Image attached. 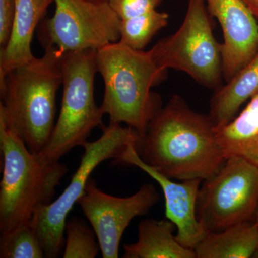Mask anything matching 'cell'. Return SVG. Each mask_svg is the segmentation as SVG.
I'll list each match as a JSON object with an SVG mask.
<instances>
[{"label": "cell", "instance_id": "cell-1", "mask_svg": "<svg viewBox=\"0 0 258 258\" xmlns=\"http://www.w3.org/2000/svg\"><path fill=\"white\" fill-rule=\"evenodd\" d=\"M209 115L174 95L151 120L136 149L148 165L179 181L214 175L227 159Z\"/></svg>", "mask_w": 258, "mask_h": 258}, {"label": "cell", "instance_id": "cell-2", "mask_svg": "<svg viewBox=\"0 0 258 258\" xmlns=\"http://www.w3.org/2000/svg\"><path fill=\"white\" fill-rule=\"evenodd\" d=\"M96 61L104 82L103 114L111 123H125L144 135L163 107L152 89L164 81L166 71L158 67L149 50H134L120 41L97 50Z\"/></svg>", "mask_w": 258, "mask_h": 258}, {"label": "cell", "instance_id": "cell-3", "mask_svg": "<svg viewBox=\"0 0 258 258\" xmlns=\"http://www.w3.org/2000/svg\"><path fill=\"white\" fill-rule=\"evenodd\" d=\"M44 49L41 57L12 70L0 83V115L35 154L53 132L56 96L62 83V53L55 47Z\"/></svg>", "mask_w": 258, "mask_h": 258}, {"label": "cell", "instance_id": "cell-4", "mask_svg": "<svg viewBox=\"0 0 258 258\" xmlns=\"http://www.w3.org/2000/svg\"><path fill=\"white\" fill-rule=\"evenodd\" d=\"M0 148L3 158L0 231L4 233L29 223L37 210L52 203L68 168L32 152L1 115Z\"/></svg>", "mask_w": 258, "mask_h": 258}, {"label": "cell", "instance_id": "cell-5", "mask_svg": "<svg viewBox=\"0 0 258 258\" xmlns=\"http://www.w3.org/2000/svg\"><path fill=\"white\" fill-rule=\"evenodd\" d=\"M96 51L62 53L60 113L47 145L40 153L47 160L59 161L74 148L83 147L93 129L102 125L104 114L94 98Z\"/></svg>", "mask_w": 258, "mask_h": 258}, {"label": "cell", "instance_id": "cell-6", "mask_svg": "<svg viewBox=\"0 0 258 258\" xmlns=\"http://www.w3.org/2000/svg\"><path fill=\"white\" fill-rule=\"evenodd\" d=\"M212 25L205 0H188L184 21L177 31L149 50L158 67L184 72L213 91L221 87V44L214 36Z\"/></svg>", "mask_w": 258, "mask_h": 258}, {"label": "cell", "instance_id": "cell-7", "mask_svg": "<svg viewBox=\"0 0 258 258\" xmlns=\"http://www.w3.org/2000/svg\"><path fill=\"white\" fill-rule=\"evenodd\" d=\"M140 134L131 127L111 123L103 127V134L94 142L83 144L84 153L69 186L60 197L37 210L30 221L45 251V257L60 255L64 246L66 218L75 204L84 195L90 176L102 162L119 160L129 144L138 142Z\"/></svg>", "mask_w": 258, "mask_h": 258}, {"label": "cell", "instance_id": "cell-8", "mask_svg": "<svg viewBox=\"0 0 258 258\" xmlns=\"http://www.w3.org/2000/svg\"><path fill=\"white\" fill-rule=\"evenodd\" d=\"M257 207L258 166L240 156H230L214 175L203 180L197 215L210 233L254 220Z\"/></svg>", "mask_w": 258, "mask_h": 258}, {"label": "cell", "instance_id": "cell-9", "mask_svg": "<svg viewBox=\"0 0 258 258\" xmlns=\"http://www.w3.org/2000/svg\"><path fill=\"white\" fill-rule=\"evenodd\" d=\"M55 14L42 22L39 37L44 48L61 53L98 50L119 41L120 19L108 2L53 0Z\"/></svg>", "mask_w": 258, "mask_h": 258}, {"label": "cell", "instance_id": "cell-10", "mask_svg": "<svg viewBox=\"0 0 258 258\" xmlns=\"http://www.w3.org/2000/svg\"><path fill=\"white\" fill-rule=\"evenodd\" d=\"M159 198L157 189L151 184L143 185L132 196L118 198L103 192L90 178L78 204L96 233L102 257H118L125 229L134 218L146 215Z\"/></svg>", "mask_w": 258, "mask_h": 258}, {"label": "cell", "instance_id": "cell-11", "mask_svg": "<svg viewBox=\"0 0 258 258\" xmlns=\"http://www.w3.org/2000/svg\"><path fill=\"white\" fill-rule=\"evenodd\" d=\"M135 147L136 144H129L117 162L137 166L157 181L165 199L166 218L176 226V240L184 247L194 249L208 234L197 215L199 191L203 180L176 182L146 164Z\"/></svg>", "mask_w": 258, "mask_h": 258}, {"label": "cell", "instance_id": "cell-12", "mask_svg": "<svg viewBox=\"0 0 258 258\" xmlns=\"http://www.w3.org/2000/svg\"><path fill=\"white\" fill-rule=\"evenodd\" d=\"M212 17L221 26L224 81L228 82L258 52L257 18L243 0H205Z\"/></svg>", "mask_w": 258, "mask_h": 258}, {"label": "cell", "instance_id": "cell-13", "mask_svg": "<svg viewBox=\"0 0 258 258\" xmlns=\"http://www.w3.org/2000/svg\"><path fill=\"white\" fill-rule=\"evenodd\" d=\"M52 3L53 0H15L9 40L0 48V83L12 70L35 58L31 49L34 32Z\"/></svg>", "mask_w": 258, "mask_h": 258}, {"label": "cell", "instance_id": "cell-14", "mask_svg": "<svg viewBox=\"0 0 258 258\" xmlns=\"http://www.w3.org/2000/svg\"><path fill=\"white\" fill-rule=\"evenodd\" d=\"M258 94V52L252 60L230 79L214 91L209 117L215 128L228 124L246 101Z\"/></svg>", "mask_w": 258, "mask_h": 258}, {"label": "cell", "instance_id": "cell-15", "mask_svg": "<svg viewBox=\"0 0 258 258\" xmlns=\"http://www.w3.org/2000/svg\"><path fill=\"white\" fill-rule=\"evenodd\" d=\"M175 225L168 219H147L139 223L138 240L125 244L124 258H197L193 249L176 240Z\"/></svg>", "mask_w": 258, "mask_h": 258}, {"label": "cell", "instance_id": "cell-16", "mask_svg": "<svg viewBox=\"0 0 258 258\" xmlns=\"http://www.w3.org/2000/svg\"><path fill=\"white\" fill-rule=\"evenodd\" d=\"M197 258H249L258 256V226L240 222L220 232H210L195 248Z\"/></svg>", "mask_w": 258, "mask_h": 258}, {"label": "cell", "instance_id": "cell-17", "mask_svg": "<svg viewBox=\"0 0 258 258\" xmlns=\"http://www.w3.org/2000/svg\"><path fill=\"white\" fill-rule=\"evenodd\" d=\"M216 136L226 157L240 156L258 166V94Z\"/></svg>", "mask_w": 258, "mask_h": 258}, {"label": "cell", "instance_id": "cell-18", "mask_svg": "<svg viewBox=\"0 0 258 258\" xmlns=\"http://www.w3.org/2000/svg\"><path fill=\"white\" fill-rule=\"evenodd\" d=\"M169 15L157 10L134 18L120 20L119 41L131 48L143 50L153 37L165 28Z\"/></svg>", "mask_w": 258, "mask_h": 258}, {"label": "cell", "instance_id": "cell-19", "mask_svg": "<svg viewBox=\"0 0 258 258\" xmlns=\"http://www.w3.org/2000/svg\"><path fill=\"white\" fill-rule=\"evenodd\" d=\"M0 257H45L41 242L30 222L1 233Z\"/></svg>", "mask_w": 258, "mask_h": 258}, {"label": "cell", "instance_id": "cell-20", "mask_svg": "<svg viewBox=\"0 0 258 258\" xmlns=\"http://www.w3.org/2000/svg\"><path fill=\"white\" fill-rule=\"evenodd\" d=\"M64 258H95L99 253L96 233L84 220L73 217L66 222Z\"/></svg>", "mask_w": 258, "mask_h": 258}, {"label": "cell", "instance_id": "cell-21", "mask_svg": "<svg viewBox=\"0 0 258 258\" xmlns=\"http://www.w3.org/2000/svg\"><path fill=\"white\" fill-rule=\"evenodd\" d=\"M120 20L134 18L155 10L162 0H107Z\"/></svg>", "mask_w": 258, "mask_h": 258}, {"label": "cell", "instance_id": "cell-22", "mask_svg": "<svg viewBox=\"0 0 258 258\" xmlns=\"http://www.w3.org/2000/svg\"><path fill=\"white\" fill-rule=\"evenodd\" d=\"M15 13V0H0V46L9 40Z\"/></svg>", "mask_w": 258, "mask_h": 258}, {"label": "cell", "instance_id": "cell-23", "mask_svg": "<svg viewBox=\"0 0 258 258\" xmlns=\"http://www.w3.org/2000/svg\"><path fill=\"white\" fill-rule=\"evenodd\" d=\"M256 18L258 19V0H243Z\"/></svg>", "mask_w": 258, "mask_h": 258}, {"label": "cell", "instance_id": "cell-24", "mask_svg": "<svg viewBox=\"0 0 258 258\" xmlns=\"http://www.w3.org/2000/svg\"><path fill=\"white\" fill-rule=\"evenodd\" d=\"M254 221H255L256 224H257L258 226V207L257 209V212H256L255 218H254ZM258 257V256H257Z\"/></svg>", "mask_w": 258, "mask_h": 258}, {"label": "cell", "instance_id": "cell-25", "mask_svg": "<svg viewBox=\"0 0 258 258\" xmlns=\"http://www.w3.org/2000/svg\"><path fill=\"white\" fill-rule=\"evenodd\" d=\"M89 1H96V2L106 1L107 2V0H89Z\"/></svg>", "mask_w": 258, "mask_h": 258}]
</instances>
